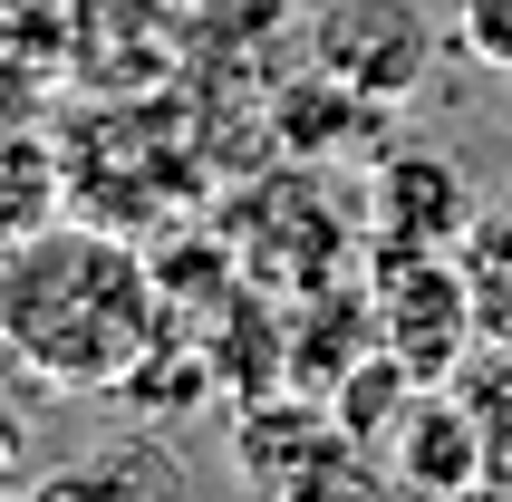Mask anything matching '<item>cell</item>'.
I'll use <instances>...</instances> for the list:
<instances>
[{
    "label": "cell",
    "mask_w": 512,
    "mask_h": 502,
    "mask_svg": "<svg viewBox=\"0 0 512 502\" xmlns=\"http://www.w3.org/2000/svg\"><path fill=\"white\" fill-rule=\"evenodd\" d=\"M368 271H377V338H387L426 387H445V377L484 348L464 251H368Z\"/></svg>",
    "instance_id": "4"
},
{
    "label": "cell",
    "mask_w": 512,
    "mask_h": 502,
    "mask_svg": "<svg viewBox=\"0 0 512 502\" xmlns=\"http://www.w3.org/2000/svg\"><path fill=\"white\" fill-rule=\"evenodd\" d=\"M464 280H474V319H484V338L512 348V203L474 213V232H464Z\"/></svg>",
    "instance_id": "13"
},
{
    "label": "cell",
    "mask_w": 512,
    "mask_h": 502,
    "mask_svg": "<svg viewBox=\"0 0 512 502\" xmlns=\"http://www.w3.org/2000/svg\"><path fill=\"white\" fill-rule=\"evenodd\" d=\"M232 474L252 493H368V445L329 416V396L281 387L232 406Z\"/></svg>",
    "instance_id": "3"
},
{
    "label": "cell",
    "mask_w": 512,
    "mask_h": 502,
    "mask_svg": "<svg viewBox=\"0 0 512 502\" xmlns=\"http://www.w3.org/2000/svg\"><path fill=\"white\" fill-rule=\"evenodd\" d=\"M455 29H464V49L484 58V68H512V0H464Z\"/></svg>",
    "instance_id": "14"
},
{
    "label": "cell",
    "mask_w": 512,
    "mask_h": 502,
    "mask_svg": "<svg viewBox=\"0 0 512 502\" xmlns=\"http://www.w3.org/2000/svg\"><path fill=\"white\" fill-rule=\"evenodd\" d=\"M0 10H10V0H0Z\"/></svg>",
    "instance_id": "17"
},
{
    "label": "cell",
    "mask_w": 512,
    "mask_h": 502,
    "mask_svg": "<svg viewBox=\"0 0 512 502\" xmlns=\"http://www.w3.org/2000/svg\"><path fill=\"white\" fill-rule=\"evenodd\" d=\"M368 348H387V338H377V280L358 290V280L339 271V280H319V290L290 300V387L329 396Z\"/></svg>",
    "instance_id": "8"
},
{
    "label": "cell",
    "mask_w": 512,
    "mask_h": 502,
    "mask_svg": "<svg viewBox=\"0 0 512 502\" xmlns=\"http://www.w3.org/2000/svg\"><path fill=\"white\" fill-rule=\"evenodd\" d=\"M165 319L174 300L155 280V251L116 242L107 223H49L0 251V348L39 387H126Z\"/></svg>",
    "instance_id": "1"
},
{
    "label": "cell",
    "mask_w": 512,
    "mask_h": 502,
    "mask_svg": "<svg viewBox=\"0 0 512 502\" xmlns=\"http://www.w3.org/2000/svg\"><path fill=\"white\" fill-rule=\"evenodd\" d=\"M416 396H426V377H416L397 348H368V358L329 387V416H339L358 445H397V425L416 416Z\"/></svg>",
    "instance_id": "10"
},
{
    "label": "cell",
    "mask_w": 512,
    "mask_h": 502,
    "mask_svg": "<svg viewBox=\"0 0 512 502\" xmlns=\"http://www.w3.org/2000/svg\"><path fill=\"white\" fill-rule=\"evenodd\" d=\"M29 116H39V78H29V68H0V136L29 126Z\"/></svg>",
    "instance_id": "15"
},
{
    "label": "cell",
    "mask_w": 512,
    "mask_h": 502,
    "mask_svg": "<svg viewBox=\"0 0 512 502\" xmlns=\"http://www.w3.org/2000/svg\"><path fill=\"white\" fill-rule=\"evenodd\" d=\"M445 387L484 416V483H493V493H512V348H503V338H484Z\"/></svg>",
    "instance_id": "12"
},
{
    "label": "cell",
    "mask_w": 512,
    "mask_h": 502,
    "mask_svg": "<svg viewBox=\"0 0 512 502\" xmlns=\"http://www.w3.org/2000/svg\"><path fill=\"white\" fill-rule=\"evenodd\" d=\"M377 126H387V97L348 87L339 68H310V78L271 87V145H281L290 165H319V155H339V145L377 136Z\"/></svg>",
    "instance_id": "9"
},
{
    "label": "cell",
    "mask_w": 512,
    "mask_h": 502,
    "mask_svg": "<svg viewBox=\"0 0 512 502\" xmlns=\"http://www.w3.org/2000/svg\"><path fill=\"white\" fill-rule=\"evenodd\" d=\"M387 474L406 483V493H484V416L464 406L455 387H426L416 396V416L397 425V445H387Z\"/></svg>",
    "instance_id": "7"
},
{
    "label": "cell",
    "mask_w": 512,
    "mask_h": 502,
    "mask_svg": "<svg viewBox=\"0 0 512 502\" xmlns=\"http://www.w3.org/2000/svg\"><path fill=\"white\" fill-rule=\"evenodd\" d=\"M368 251H464L474 232V194H464V174L445 155H377L368 174Z\"/></svg>",
    "instance_id": "5"
},
{
    "label": "cell",
    "mask_w": 512,
    "mask_h": 502,
    "mask_svg": "<svg viewBox=\"0 0 512 502\" xmlns=\"http://www.w3.org/2000/svg\"><path fill=\"white\" fill-rule=\"evenodd\" d=\"M426 10H406V0H329V20H319V68H339L348 87H368V97H416L426 78Z\"/></svg>",
    "instance_id": "6"
},
{
    "label": "cell",
    "mask_w": 512,
    "mask_h": 502,
    "mask_svg": "<svg viewBox=\"0 0 512 502\" xmlns=\"http://www.w3.org/2000/svg\"><path fill=\"white\" fill-rule=\"evenodd\" d=\"M223 242L242 261V280H261L271 300H300L319 280L348 271V251H368V223H348L339 203L310 184V165L281 174V184H252V194L223 203Z\"/></svg>",
    "instance_id": "2"
},
{
    "label": "cell",
    "mask_w": 512,
    "mask_h": 502,
    "mask_svg": "<svg viewBox=\"0 0 512 502\" xmlns=\"http://www.w3.org/2000/svg\"><path fill=\"white\" fill-rule=\"evenodd\" d=\"M0 483H29V454H20V416L0 406Z\"/></svg>",
    "instance_id": "16"
},
{
    "label": "cell",
    "mask_w": 512,
    "mask_h": 502,
    "mask_svg": "<svg viewBox=\"0 0 512 502\" xmlns=\"http://www.w3.org/2000/svg\"><path fill=\"white\" fill-rule=\"evenodd\" d=\"M58 184H68V174H58V155L29 136V126H10V136H0V251L58 223V203H68Z\"/></svg>",
    "instance_id": "11"
}]
</instances>
